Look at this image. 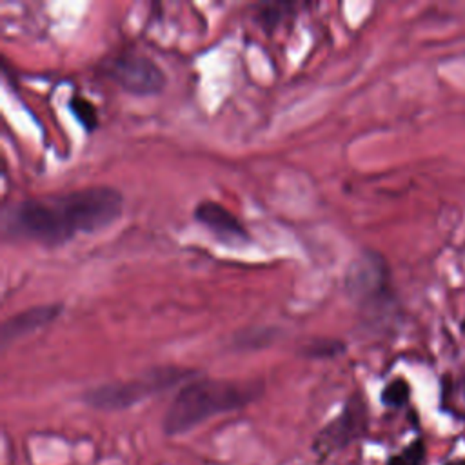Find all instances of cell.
Segmentation results:
<instances>
[{
  "instance_id": "obj_1",
  "label": "cell",
  "mask_w": 465,
  "mask_h": 465,
  "mask_svg": "<svg viewBox=\"0 0 465 465\" xmlns=\"http://www.w3.org/2000/svg\"><path fill=\"white\" fill-rule=\"evenodd\" d=\"M120 191L105 185L64 194L22 200L4 211V232L47 247L62 245L80 232H96L118 220Z\"/></svg>"
},
{
  "instance_id": "obj_2",
  "label": "cell",
  "mask_w": 465,
  "mask_h": 465,
  "mask_svg": "<svg viewBox=\"0 0 465 465\" xmlns=\"http://www.w3.org/2000/svg\"><path fill=\"white\" fill-rule=\"evenodd\" d=\"M260 381H232L200 378L185 383L169 409L162 427L169 436L185 434L216 414L238 411L262 394Z\"/></svg>"
},
{
  "instance_id": "obj_3",
  "label": "cell",
  "mask_w": 465,
  "mask_h": 465,
  "mask_svg": "<svg viewBox=\"0 0 465 465\" xmlns=\"http://www.w3.org/2000/svg\"><path fill=\"white\" fill-rule=\"evenodd\" d=\"M191 376V371L176 367H160L147 371L145 374L116 383H104L84 392L82 400L98 411H122L129 409L145 398L174 387Z\"/></svg>"
},
{
  "instance_id": "obj_4",
  "label": "cell",
  "mask_w": 465,
  "mask_h": 465,
  "mask_svg": "<svg viewBox=\"0 0 465 465\" xmlns=\"http://www.w3.org/2000/svg\"><path fill=\"white\" fill-rule=\"evenodd\" d=\"M105 76L133 94H154L165 85V74L149 56L127 51L109 58L104 65Z\"/></svg>"
},
{
  "instance_id": "obj_5",
  "label": "cell",
  "mask_w": 465,
  "mask_h": 465,
  "mask_svg": "<svg viewBox=\"0 0 465 465\" xmlns=\"http://www.w3.org/2000/svg\"><path fill=\"white\" fill-rule=\"evenodd\" d=\"M367 430V405L361 396H352L341 412L327 423L314 441V449L322 454L340 450L351 441L361 438Z\"/></svg>"
},
{
  "instance_id": "obj_6",
  "label": "cell",
  "mask_w": 465,
  "mask_h": 465,
  "mask_svg": "<svg viewBox=\"0 0 465 465\" xmlns=\"http://www.w3.org/2000/svg\"><path fill=\"white\" fill-rule=\"evenodd\" d=\"M194 220L211 231L222 243L242 245L247 243L249 232L242 222L222 203L205 200L194 207Z\"/></svg>"
},
{
  "instance_id": "obj_7",
  "label": "cell",
  "mask_w": 465,
  "mask_h": 465,
  "mask_svg": "<svg viewBox=\"0 0 465 465\" xmlns=\"http://www.w3.org/2000/svg\"><path fill=\"white\" fill-rule=\"evenodd\" d=\"M389 272L385 262L374 252H363L347 272V287L361 298H376L387 291Z\"/></svg>"
},
{
  "instance_id": "obj_8",
  "label": "cell",
  "mask_w": 465,
  "mask_h": 465,
  "mask_svg": "<svg viewBox=\"0 0 465 465\" xmlns=\"http://www.w3.org/2000/svg\"><path fill=\"white\" fill-rule=\"evenodd\" d=\"M62 312L60 303L51 305H35L29 307L18 314L9 316L0 329V343L5 349L9 343L31 334L33 331H38L51 323L58 314Z\"/></svg>"
},
{
  "instance_id": "obj_9",
  "label": "cell",
  "mask_w": 465,
  "mask_h": 465,
  "mask_svg": "<svg viewBox=\"0 0 465 465\" xmlns=\"http://www.w3.org/2000/svg\"><path fill=\"white\" fill-rule=\"evenodd\" d=\"M411 387L403 378H396L385 385L381 391V401L387 407H403L409 401Z\"/></svg>"
},
{
  "instance_id": "obj_10",
  "label": "cell",
  "mask_w": 465,
  "mask_h": 465,
  "mask_svg": "<svg viewBox=\"0 0 465 465\" xmlns=\"http://www.w3.org/2000/svg\"><path fill=\"white\" fill-rule=\"evenodd\" d=\"M69 107L73 111V114L76 116V120L87 129H94L98 125V114H96V107L84 96L74 94L69 102Z\"/></svg>"
},
{
  "instance_id": "obj_11",
  "label": "cell",
  "mask_w": 465,
  "mask_h": 465,
  "mask_svg": "<svg viewBox=\"0 0 465 465\" xmlns=\"http://www.w3.org/2000/svg\"><path fill=\"white\" fill-rule=\"evenodd\" d=\"M425 460V443L423 440H414L398 454H392L387 460V465H421Z\"/></svg>"
},
{
  "instance_id": "obj_12",
  "label": "cell",
  "mask_w": 465,
  "mask_h": 465,
  "mask_svg": "<svg viewBox=\"0 0 465 465\" xmlns=\"http://www.w3.org/2000/svg\"><path fill=\"white\" fill-rule=\"evenodd\" d=\"M341 351H343V345H341V341H336V340H322V341H314L312 345L305 347V352L314 358L334 356Z\"/></svg>"
},
{
  "instance_id": "obj_13",
  "label": "cell",
  "mask_w": 465,
  "mask_h": 465,
  "mask_svg": "<svg viewBox=\"0 0 465 465\" xmlns=\"http://www.w3.org/2000/svg\"><path fill=\"white\" fill-rule=\"evenodd\" d=\"M445 465H465V460H456V461H447Z\"/></svg>"
}]
</instances>
